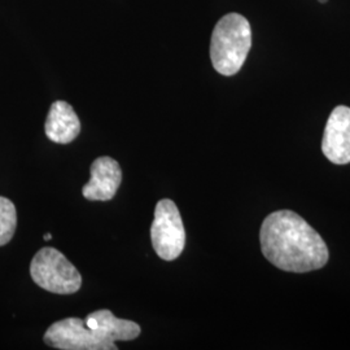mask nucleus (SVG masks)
<instances>
[{
  "label": "nucleus",
  "mask_w": 350,
  "mask_h": 350,
  "mask_svg": "<svg viewBox=\"0 0 350 350\" xmlns=\"http://www.w3.org/2000/svg\"><path fill=\"white\" fill-rule=\"evenodd\" d=\"M263 256L278 269L308 273L322 269L328 261L323 239L302 217L291 211L267 215L260 231Z\"/></svg>",
  "instance_id": "obj_1"
},
{
  "label": "nucleus",
  "mask_w": 350,
  "mask_h": 350,
  "mask_svg": "<svg viewBox=\"0 0 350 350\" xmlns=\"http://www.w3.org/2000/svg\"><path fill=\"white\" fill-rule=\"evenodd\" d=\"M252 47V30L248 20L239 13L224 16L214 27L211 42V59L219 75H237L245 63Z\"/></svg>",
  "instance_id": "obj_2"
},
{
  "label": "nucleus",
  "mask_w": 350,
  "mask_h": 350,
  "mask_svg": "<svg viewBox=\"0 0 350 350\" xmlns=\"http://www.w3.org/2000/svg\"><path fill=\"white\" fill-rule=\"evenodd\" d=\"M30 275L39 286L57 295H72L82 286V276L60 250L42 248L30 263Z\"/></svg>",
  "instance_id": "obj_3"
},
{
  "label": "nucleus",
  "mask_w": 350,
  "mask_h": 350,
  "mask_svg": "<svg viewBox=\"0 0 350 350\" xmlns=\"http://www.w3.org/2000/svg\"><path fill=\"white\" fill-rule=\"evenodd\" d=\"M88 328H99L108 338L116 341H130L138 338L142 332L140 325L133 321L116 318L111 310L103 309L88 314L85 319Z\"/></svg>",
  "instance_id": "obj_9"
},
{
  "label": "nucleus",
  "mask_w": 350,
  "mask_h": 350,
  "mask_svg": "<svg viewBox=\"0 0 350 350\" xmlns=\"http://www.w3.org/2000/svg\"><path fill=\"white\" fill-rule=\"evenodd\" d=\"M44 342L55 349L116 350V342L99 328H88L79 318L55 322L44 334Z\"/></svg>",
  "instance_id": "obj_5"
},
{
  "label": "nucleus",
  "mask_w": 350,
  "mask_h": 350,
  "mask_svg": "<svg viewBox=\"0 0 350 350\" xmlns=\"http://www.w3.org/2000/svg\"><path fill=\"white\" fill-rule=\"evenodd\" d=\"M122 182L120 163L112 157L104 156L91 165V178L82 188L85 199L91 201L112 200Z\"/></svg>",
  "instance_id": "obj_7"
},
{
  "label": "nucleus",
  "mask_w": 350,
  "mask_h": 350,
  "mask_svg": "<svg viewBox=\"0 0 350 350\" xmlns=\"http://www.w3.org/2000/svg\"><path fill=\"white\" fill-rule=\"evenodd\" d=\"M51 239H52L51 234H46V235H44V240H51Z\"/></svg>",
  "instance_id": "obj_11"
},
{
  "label": "nucleus",
  "mask_w": 350,
  "mask_h": 350,
  "mask_svg": "<svg viewBox=\"0 0 350 350\" xmlns=\"http://www.w3.org/2000/svg\"><path fill=\"white\" fill-rule=\"evenodd\" d=\"M322 150L331 163H350V108L338 105L328 117L322 140Z\"/></svg>",
  "instance_id": "obj_6"
},
{
  "label": "nucleus",
  "mask_w": 350,
  "mask_h": 350,
  "mask_svg": "<svg viewBox=\"0 0 350 350\" xmlns=\"http://www.w3.org/2000/svg\"><path fill=\"white\" fill-rule=\"evenodd\" d=\"M17 227V212L12 201L0 196V247L12 240Z\"/></svg>",
  "instance_id": "obj_10"
},
{
  "label": "nucleus",
  "mask_w": 350,
  "mask_h": 350,
  "mask_svg": "<svg viewBox=\"0 0 350 350\" xmlns=\"http://www.w3.org/2000/svg\"><path fill=\"white\" fill-rule=\"evenodd\" d=\"M44 131L47 138L57 144H69L81 133V122L73 107L66 101H55L51 105Z\"/></svg>",
  "instance_id": "obj_8"
},
{
  "label": "nucleus",
  "mask_w": 350,
  "mask_h": 350,
  "mask_svg": "<svg viewBox=\"0 0 350 350\" xmlns=\"http://www.w3.org/2000/svg\"><path fill=\"white\" fill-rule=\"evenodd\" d=\"M150 239L153 250L165 261L176 260L185 250L186 231L174 201L163 199L157 202Z\"/></svg>",
  "instance_id": "obj_4"
},
{
  "label": "nucleus",
  "mask_w": 350,
  "mask_h": 350,
  "mask_svg": "<svg viewBox=\"0 0 350 350\" xmlns=\"http://www.w3.org/2000/svg\"><path fill=\"white\" fill-rule=\"evenodd\" d=\"M319 1H321V3H323V4H325V1H327V0H319Z\"/></svg>",
  "instance_id": "obj_12"
}]
</instances>
